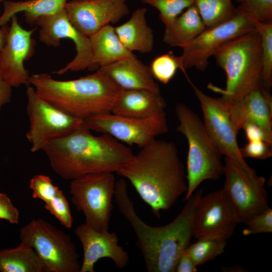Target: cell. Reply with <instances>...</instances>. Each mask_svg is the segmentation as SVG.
Segmentation results:
<instances>
[{
  "mask_svg": "<svg viewBox=\"0 0 272 272\" xmlns=\"http://www.w3.org/2000/svg\"><path fill=\"white\" fill-rule=\"evenodd\" d=\"M202 190L193 192L179 214L169 224L152 226L137 214L126 182L116 181L114 198L121 214L128 221L137 237V245L149 272H174L181 253L192 237V221Z\"/></svg>",
  "mask_w": 272,
  "mask_h": 272,
  "instance_id": "6da1fadb",
  "label": "cell"
},
{
  "mask_svg": "<svg viewBox=\"0 0 272 272\" xmlns=\"http://www.w3.org/2000/svg\"><path fill=\"white\" fill-rule=\"evenodd\" d=\"M117 173L129 181L158 217L187 189L183 164L171 142L155 139L141 148Z\"/></svg>",
  "mask_w": 272,
  "mask_h": 272,
  "instance_id": "7a4b0ae2",
  "label": "cell"
},
{
  "mask_svg": "<svg viewBox=\"0 0 272 272\" xmlns=\"http://www.w3.org/2000/svg\"><path fill=\"white\" fill-rule=\"evenodd\" d=\"M42 151L53 171L71 180L89 174L117 173L134 155L130 149L110 135H94L84 122L48 142Z\"/></svg>",
  "mask_w": 272,
  "mask_h": 272,
  "instance_id": "3957f363",
  "label": "cell"
},
{
  "mask_svg": "<svg viewBox=\"0 0 272 272\" xmlns=\"http://www.w3.org/2000/svg\"><path fill=\"white\" fill-rule=\"evenodd\" d=\"M30 85L37 94L62 112L85 120L111 112L123 90L100 69L67 81L54 79L48 74L30 75Z\"/></svg>",
  "mask_w": 272,
  "mask_h": 272,
  "instance_id": "277c9868",
  "label": "cell"
},
{
  "mask_svg": "<svg viewBox=\"0 0 272 272\" xmlns=\"http://www.w3.org/2000/svg\"><path fill=\"white\" fill-rule=\"evenodd\" d=\"M214 56L226 76L225 89L216 90L227 106L263 85L260 37L256 29L226 42Z\"/></svg>",
  "mask_w": 272,
  "mask_h": 272,
  "instance_id": "5b68a950",
  "label": "cell"
},
{
  "mask_svg": "<svg viewBox=\"0 0 272 272\" xmlns=\"http://www.w3.org/2000/svg\"><path fill=\"white\" fill-rule=\"evenodd\" d=\"M175 113L179 122L177 130L188 142L186 178L188 199L206 180H217L224 174L222 154L210 138L199 116L188 106L178 103Z\"/></svg>",
  "mask_w": 272,
  "mask_h": 272,
  "instance_id": "8992f818",
  "label": "cell"
},
{
  "mask_svg": "<svg viewBox=\"0 0 272 272\" xmlns=\"http://www.w3.org/2000/svg\"><path fill=\"white\" fill-rule=\"evenodd\" d=\"M22 242L31 246L48 272H80L79 254L71 237L47 221L31 220L20 230Z\"/></svg>",
  "mask_w": 272,
  "mask_h": 272,
  "instance_id": "52a82bcc",
  "label": "cell"
},
{
  "mask_svg": "<svg viewBox=\"0 0 272 272\" xmlns=\"http://www.w3.org/2000/svg\"><path fill=\"white\" fill-rule=\"evenodd\" d=\"M116 180L113 173L89 174L71 180V200L85 223L97 231L109 230Z\"/></svg>",
  "mask_w": 272,
  "mask_h": 272,
  "instance_id": "ba28073f",
  "label": "cell"
},
{
  "mask_svg": "<svg viewBox=\"0 0 272 272\" xmlns=\"http://www.w3.org/2000/svg\"><path fill=\"white\" fill-rule=\"evenodd\" d=\"M256 21L239 10L229 20L219 25L206 27L192 41L182 46V53L177 56L179 69L185 73L194 67L203 72L209 64V59L225 43L256 29Z\"/></svg>",
  "mask_w": 272,
  "mask_h": 272,
  "instance_id": "9c48e42d",
  "label": "cell"
},
{
  "mask_svg": "<svg viewBox=\"0 0 272 272\" xmlns=\"http://www.w3.org/2000/svg\"><path fill=\"white\" fill-rule=\"evenodd\" d=\"M26 87V113L29 122L26 138L32 152L42 151L48 142L71 132L84 122L51 104L32 86Z\"/></svg>",
  "mask_w": 272,
  "mask_h": 272,
  "instance_id": "30bf717a",
  "label": "cell"
},
{
  "mask_svg": "<svg viewBox=\"0 0 272 272\" xmlns=\"http://www.w3.org/2000/svg\"><path fill=\"white\" fill-rule=\"evenodd\" d=\"M224 189L234 210L238 223L245 224L253 216L267 209L265 179L254 171H247L225 158Z\"/></svg>",
  "mask_w": 272,
  "mask_h": 272,
  "instance_id": "8fae6325",
  "label": "cell"
},
{
  "mask_svg": "<svg viewBox=\"0 0 272 272\" xmlns=\"http://www.w3.org/2000/svg\"><path fill=\"white\" fill-rule=\"evenodd\" d=\"M84 123L91 131L108 134L119 142L140 148L168 130L165 111L148 118L109 112L87 118Z\"/></svg>",
  "mask_w": 272,
  "mask_h": 272,
  "instance_id": "7c38bea8",
  "label": "cell"
},
{
  "mask_svg": "<svg viewBox=\"0 0 272 272\" xmlns=\"http://www.w3.org/2000/svg\"><path fill=\"white\" fill-rule=\"evenodd\" d=\"M198 99L203 117V125L217 149L222 155L241 166L247 171L250 167L241 155L235 128L227 106L220 98L210 97L192 85Z\"/></svg>",
  "mask_w": 272,
  "mask_h": 272,
  "instance_id": "4fadbf2b",
  "label": "cell"
},
{
  "mask_svg": "<svg viewBox=\"0 0 272 272\" xmlns=\"http://www.w3.org/2000/svg\"><path fill=\"white\" fill-rule=\"evenodd\" d=\"M35 24L40 27L39 39L48 46L57 47L60 39L67 38L75 44L76 54L74 59L55 73L63 75L68 71L88 70L92 60L89 37L78 30L70 22L65 9L48 16L39 18Z\"/></svg>",
  "mask_w": 272,
  "mask_h": 272,
  "instance_id": "5bb4252c",
  "label": "cell"
},
{
  "mask_svg": "<svg viewBox=\"0 0 272 272\" xmlns=\"http://www.w3.org/2000/svg\"><path fill=\"white\" fill-rule=\"evenodd\" d=\"M239 224L224 188L199 199L192 221V236L198 239L213 237L227 240Z\"/></svg>",
  "mask_w": 272,
  "mask_h": 272,
  "instance_id": "9a60e30c",
  "label": "cell"
},
{
  "mask_svg": "<svg viewBox=\"0 0 272 272\" xmlns=\"http://www.w3.org/2000/svg\"><path fill=\"white\" fill-rule=\"evenodd\" d=\"M11 22L6 42L0 51V77L12 87L27 86L30 85V75L24 62L34 52L35 42L32 35L36 28H22L16 15L12 17Z\"/></svg>",
  "mask_w": 272,
  "mask_h": 272,
  "instance_id": "2e32d148",
  "label": "cell"
},
{
  "mask_svg": "<svg viewBox=\"0 0 272 272\" xmlns=\"http://www.w3.org/2000/svg\"><path fill=\"white\" fill-rule=\"evenodd\" d=\"M127 0H72L64 9L73 25L89 37L110 23L115 24L129 13Z\"/></svg>",
  "mask_w": 272,
  "mask_h": 272,
  "instance_id": "e0dca14e",
  "label": "cell"
},
{
  "mask_svg": "<svg viewBox=\"0 0 272 272\" xmlns=\"http://www.w3.org/2000/svg\"><path fill=\"white\" fill-rule=\"evenodd\" d=\"M75 233L83 250L80 272H94L95 264L101 258H110L119 269L129 263L128 254L119 245L116 233L97 231L85 222L76 228Z\"/></svg>",
  "mask_w": 272,
  "mask_h": 272,
  "instance_id": "ac0fdd59",
  "label": "cell"
},
{
  "mask_svg": "<svg viewBox=\"0 0 272 272\" xmlns=\"http://www.w3.org/2000/svg\"><path fill=\"white\" fill-rule=\"evenodd\" d=\"M227 107L238 131L244 122L249 121L272 137V98L269 89L262 85Z\"/></svg>",
  "mask_w": 272,
  "mask_h": 272,
  "instance_id": "d6986e66",
  "label": "cell"
},
{
  "mask_svg": "<svg viewBox=\"0 0 272 272\" xmlns=\"http://www.w3.org/2000/svg\"><path fill=\"white\" fill-rule=\"evenodd\" d=\"M99 69L122 90L161 92L150 66L135 55Z\"/></svg>",
  "mask_w": 272,
  "mask_h": 272,
  "instance_id": "ffe728a7",
  "label": "cell"
},
{
  "mask_svg": "<svg viewBox=\"0 0 272 272\" xmlns=\"http://www.w3.org/2000/svg\"><path fill=\"white\" fill-rule=\"evenodd\" d=\"M166 103L161 92L123 90L111 112L135 118H148L165 111Z\"/></svg>",
  "mask_w": 272,
  "mask_h": 272,
  "instance_id": "44dd1931",
  "label": "cell"
},
{
  "mask_svg": "<svg viewBox=\"0 0 272 272\" xmlns=\"http://www.w3.org/2000/svg\"><path fill=\"white\" fill-rule=\"evenodd\" d=\"M92 60L90 71L131 57L134 54L128 51L117 36L115 27L107 25L89 36Z\"/></svg>",
  "mask_w": 272,
  "mask_h": 272,
  "instance_id": "7402d4cb",
  "label": "cell"
},
{
  "mask_svg": "<svg viewBox=\"0 0 272 272\" xmlns=\"http://www.w3.org/2000/svg\"><path fill=\"white\" fill-rule=\"evenodd\" d=\"M147 11L146 8L137 9L126 22L115 27L119 40L131 52L147 53L153 49L154 33L147 22Z\"/></svg>",
  "mask_w": 272,
  "mask_h": 272,
  "instance_id": "603a6c76",
  "label": "cell"
},
{
  "mask_svg": "<svg viewBox=\"0 0 272 272\" xmlns=\"http://www.w3.org/2000/svg\"><path fill=\"white\" fill-rule=\"evenodd\" d=\"M206 28L194 4L173 21L165 25L163 41L172 47L186 45Z\"/></svg>",
  "mask_w": 272,
  "mask_h": 272,
  "instance_id": "cb8c5ba5",
  "label": "cell"
},
{
  "mask_svg": "<svg viewBox=\"0 0 272 272\" xmlns=\"http://www.w3.org/2000/svg\"><path fill=\"white\" fill-rule=\"evenodd\" d=\"M68 0H26L4 1V11L0 16V27L7 24L12 16L23 12L29 24H35L40 17L53 14L64 8Z\"/></svg>",
  "mask_w": 272,
  "mask_h": 272,
  "instance_id": "d4e9b609",
  "label": "cell"
},
{
  "mask_svg": "<svg viewBox=\"0 0 272 272\" xmlns=\"http://www.w3.org/2000/svg\"><path fill=\"white\" fill-rule=\"evenodd\" d=\"M1 272H48L34 249L21 242L14 248L0 250Z\"/></svg>",
  "mask_w": 272,
  "mask_h": 272,
  "instance_id": "484cf974",
  "label": "cell"
},
{
  "mask_svg": "<svg viewBox=\"0 0 272 272\" xmlns=\"http://www.w3.org/2000/svg\"><path fill=\"white\" fill-rule=\"evenodd\" d=\"M232 0H194L206 27H213L229 20L237 12Z\"/></svg>",
  "mask_w": 272,
  "mask_h": 272,
  "instance_id": "4316f807",
  "label": "cell"
},
{
  "mask_svg": "<svg viewBox=\"0 0 272 272\" xmlns=\"http://www.w3.org/2000/svg\"><path fill=\"white\" fill-rule=\"evenodd\" d=\"M227 240L208 237L197 239L185 250L197 266L214 259L225 251Z\"/></svg>",
  "mask_w": 272,
  "mask_h": 272,
  "instance_id": "83f0119b",
  "label": "cell"
},
{
  "mask_svg": "<svg viewBox=\"0 0 272 272\" xmlns=\"http://www.w3.org/2000/svg\"><path fill=\"white\" fill-rule=\"evenodd\" d=\"M255 28L260 37L263 85L272 86V23L256 22Z\"/></svg>",
  "mask_w": 272,
  "mask_h": 272,
  "instance_id": "f1b7e54d",
  "label": "cell"
},
{
  "mask_svg": "<svg viewBox=\"0 0 272 272\" xmlns=\"http://www.w3.org/2000/svg\"><path fill=\"white\" fill-rule=\"evenodd\" d=\"M156 9L160 20L166 25L173 21L182 11L194 4V0H141Z\"/></svg>",
  "mask_w": 272,
  "mask_h": 272,
  "instance_id": "f546056e",
  "label": "cell"
},
{
  "mask_svg": "<svg viewBox=\"0 0 272 272\" xmlns=\"http://www.w3.org/2000/svg\"><path fill=\"white\" fill-rule=\"evenodd\" d=\"M151 71L154 78L164 84L168 83L179 69L177 56L170 51L155 57L152 61Z\"/></svg>",
  "mask_w": 272,
  "mask_h": 272,
  "instance_id": "4dcf8cb0",
  "label": "cell"
},
{
  "mask_svg": "<svg viewBox=\"0 0 272 272\" xmlns=\"http://www.w3.org/2000/svg\"><path fill=\"white\" fill-rule=\"evenodd\" d=\"M237 9L259 22L272 19V0H244Z\"/></svg>",
  "mask_w": 272,
  "mask_h": 272,
  "instance_id": "1f68e13d",
  "label": "cell"
},
{
  "mask_svg": "<svg viewBox=\"0 0 272 272\" xmlns=\"http://www.w3.org/2000/svg\"><path fill=\"white\" fill-rule=\"evenodd\" d=\"M44 208L65 228L72 227L73 217L69 204L61 190L51 200L45 203Z\"/></svg>",
  "mask_w": 272,
  "mask_h": 272,
  "instance_id": "d6a6232c",
  "label": "cell"
},
{
  "mask_svg": "<svg viewBox=\"0 0 272 272\" xmlns=\"http://www.w3.org/2000/svg\"><path fill=\"white\" fill-rule=\"evenodd\" d=\"M29 187L34 198L40 199L45 203L51 200L60 190L53 184L51 179L44 175L34 176L30 180Z\"/></svg>",
  "mask_w": 272,
  "mask_h": 272,
  "instance_id": "836d02e7",
  "label": "cell"
},
{
  "mask_svg": "<svg viewBox=\"0 0 272 272\" xmlns=\"http://www.w3.org/2000/svg\"><path fill=\"white\" fill-rule=\"evenodd\" d=\"M246 228L242 233L244 235L272 232V209L265 211L251 218L246 223Z\"/></svg>",
  "mask_w": 272,
  "mask_h": 272,
  "instance_id": "e575fe53",
  "label": "cell"
},
{
  "mask_svg": "<svg viewBox=\"0 0 272 272\" xmlns=\"http://www.w3.org/2000/svg\"><path fill=\"white\" fill-rule=\"evenodd\" d=\"M240 151L243 158L265 159L272 156L271 145L264 141H248Z\"/></svg>",
  "mask_w": 272,
  "mask_h": 272,
  "instance_id": "d590c367",
  "label": "cell"
},
{
  "mask_svg": "<svg viewBox=\"0 0 272 272\" xmlns=\"http://www.w3.org/2000/svg\"><path fill=\"white\" fill-rule=\"evenodd\" d=\"M19 210L12 203L11 200L5 193H0V219L13 224L19 222Z\"/></svg>",
  "mask_w": 272,
  "mask_h": 272,
  "instance_id": "8d00e7d4",
  "label": "cell"
},
{
  "mask_svg": "<svg viewBox=\"0 0 272 272\" xmlns=\"http://www.w3.org/2000/svg\"><path fill=\"white\" fill-rule=\"evenodd\" d=\"M248 141H264L272 145V137L257 124L249 121L244 122L241 126Z\"/></svg>",
  "mask_w": 272,
  "mask_h": 272,
  "instance_id": "74e56055",
  "label": "cell"
},
{
  "mask_svg": "<svg viewBox=\"0 0 272 272\" xmlns=\"http://www.w3.org/2000/svg\"><path fill=\"white\" fill-rule=\"evenodd\" d=\"M197 271V266L184 250L177 261L175 271L195 272Z\"/></svg>",
  "mask_w": 272,
  "mask_h": 272,
  "instance_id": "f35d334b",
  "label": "cell"
},
{
  "mask_svg": "<svg viewBox=\"0 0 272 272\" xmlns=\"http://www.w3.org/2000/svg\"><path fill=\"white\" fill-rule=\"evenodd\" d=\"M12 88L0 77V113L3 107L11 100Z\"/></svg>",
  "mask_w": 272,
  "mask_h": 272,
  "instance_id": "ab89813d",
  "label": "cell"
},
{
  "mask_svg": "<svg viewBox=\"0 0 272 272\" xmlns=\"http://www.w3.org/2000/svg\"><path fill=\"white\" fill-rule=\"evenodd\" d=\"M9 28L7 24L0 27V51L6 42Z\"/></svg>",
  "mask_w": 272,
  "mask_h": 272,
  "instance_id": "60d3db41",
  "label": "cell"
},
{
  "mask_svg": "<svg viewBox=\"0 0 272 272\" xmlns=\"http://www.w3.org/2000/svg\"><path fill=\"white\" fill-rule=\"evenodd\" d=\"M236 1H237L240 2L241 3V2H242V1H243L244 0H236Z\"/></svg>",
  "mask_w": 272,
  "mask_h": 272,
  "instance_id": "b9f144b4",
  "label": "cell"
},
{
  "mask_svg": "<svg viewBox=\"0 0 272 272\" xmlns=\"http://www.w3.org/2000/svg\"><path fill=\"white\" fill-rule=\"evenodd\" d=\"M5 0H0V3L2 2H3Z\"/></svg>",
  "mask_w": 272,
  "mask_h": 272,
  "instance_id": "7bdbcfd3",
  "label": "cell"
},
{
  "mask_svg": "<svg viewBox=\"0 0 272 272\" xmlns=\"http://www.w3.org/2000/svg\"><path fill=\"white\" fill-rule=\"evenodd\" d=\"M81 1H84V0H81Z\"/></svg>",
  "mask_w": 272,
  "mask_h": 272,
  "instance_id": "ee69618b",
  "label": "cell"
}]
</instances>
